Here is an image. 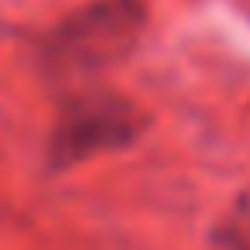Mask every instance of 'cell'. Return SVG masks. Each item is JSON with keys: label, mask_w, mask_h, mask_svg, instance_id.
<instances>
[{"label": "cell", "mask_w": 250, "mask_h": 250, "mask_svg": "<svg viewBox=\"0 0 250 250\" xmlns=\"http://www.w3.org/2000/svg\"><path fill=\"white\" fill-rule=\"evenodd\" d=\"M140 129L144 118L136 114L133 103L118 100V96H85V100H74L66 114L59 118L52 144H48V158L59 169L78 166L92 155L133 144Z\"/></svg>", "instance_id": "6da1fadb"}, {"label": "cell", "mask_w": 250, "mask_h": 250, "mask_svg": "<svg viewBox=\"0 0 250 250\" xmlns=\"http://www.w3.org/2000/svg\"><path fill=\"white\" fill-rule=\"evenodd\" d=\"M136 19H140L136 4L110 0V4H100V8L78 15L74 22H66V30L52 44L59 48L62 62H103L107 55L129 48L136 33Z\"/></svg>", "instance_id": "7a4b0ae2"}]
</instances>
